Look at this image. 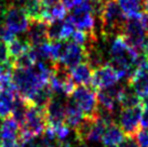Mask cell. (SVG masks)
Segmentation results:
<instances>
[{"mask_svg":"<svg viewBox=\"0 0 148 147\" xmlns=\"http://www.w3.org/2000/svg\"><path fill=\"white\" fill-rule=\"evenodd\" d=\"M101 21V34L104 40H110L111 37L121 36L127 16L122 12L117 0H105L103 10L99 15Z\"/></svg>","mask_w":148,"mask_h":147,"instance_id":"obj_1","label":"cell"},{"mask_svg":"<svg viewBox=\"0 0 148 147\" xmlns=\"http://www.w3.org/2000/svg\"><path fill=\"white\" fill-rule=\"evenodd\" d=\"M47 117L43 108L29 104L23 124L20 126L18 142L25 143L45 133L47 129Z\"/></svg>","mask_w":148,"mask_h":147,"instance_id":"obj_2","label":"cell"},{"mask_svg":"<svg viewBox=\"0 0 148 147\" xmlns=\"http://www.w3.org/2000/svg\"><path fill=\"white\" fill-rule=\"evenodd\" d=\"M71 101L80 108L84 117L88 118H97L99 103L96 98V92L92 87L78 86L75 88L71 93Z\"/></svg>","mask_w":148,"mask_h":147,"instance_id":"obj_3","label":"cell"},{"mask_svg":"<svg viewBox=\"0 0 148 147\" xmlns=\"http://www.w3.org/2000/svg\"><path fill=\"white\" fill-rule=\"evenodd\" d=\"M122 38L127 42L129 47H131L133 50H135L138 54H143L145 43V32L140 23L138 17H130L127 19L125 25H124L123 32H122Z\"/></svg>","mask_w":148,"mask_h":147,"instance_id":"obj_4","label":"cell"},{"mask_svg":"<svg viewBox=\"0 0 148 147\" xmlns=\"http://www.w3.org/2000/svg\"><path fill=\"white\" fill-rule=\"evenodd\" d=\"M3 26L13 33L23 34L27 32L29 26V19L22 8L15 7L13 4H9L3 12Z\"/></svg>","mask_w":148,"mask_h":147,"instance_id":"obj_5","label":"cell"},{"mask_svg":"<svg viewBox=\"0 0 148 147\" xmlns=\"http://www.w3.org/2000/svg\"><path fill=\"white\" fill-rule=\"evenodd\" d=\"M142 114H143L142 105L121 109L119 115V127L125 136L134 137L137 134V132L140 130Z\"/></svg>","mask_w":148,"mask_h":147,"instance_id":"obj_6","label":"cell"},{"mask_svg":"<svg viewBox=\"0 0 148 147\" xmlns=\"http://www.w3.org/2000/svg\"><path fill=\"white\" fill-rule=\"evenodd\" d=\"M58 62L66 68L71 69L79 64L86 62L84 49L73 41H63L62 53Z\"/></svg>","mask_w":148,"mask_h":147,"instance_id":"obj_7","label":"cell"},{"mask_svg":"<svg viewBox=\"0 0 148 147\" xmlns=\"http://www.w3.org/2000/svg\"><path fill=\"white\" fill-rule=\"evenodd\" d=\"M119 81L120 80L116 70L109 64H107L93 69L91 87L96 91L104 90L116 86Z\"/></svg>","mask_w":148,"mask_h":147,"instance_id":"obj_8","label":"cell"},{"mask_svg":"<svg viewBox=\"0 0 148 147\" xmlns=\"http://www.w3.org/2000/svg\"><path fill=\"white\" fill-rule=\"evenodd\" d=\"M67 101L62 96H53L45 106V113L48 126H58L65 123Z\"/></svg>","mask_w":148,"mask_h":147,"instance_id":"obj_9","label":"cell"},{"mask_svg":"<svg viewBox=\"0 0 148 147\" xmlns=\"http://www.w3.org/2000/svg\"><path fill=\"white\" fill-rule=\"evenodd\" d=\"M47 32H48V23L47 22L40 20L29 21L26 40L33 48L39 47L48 40Z\"/></svg>","mask_w":148,"mask_h":147,"instance_id":"obj_10","label":"cell"},{"mask_svg":"<svg viewBox=\"0 0 148 147\" xmlns=\"http://www.w3.org/2000/svg\"><path fill=\"white\" fill-rule=\"evenodd\" d=\"M70 22L77 27L78 30L86 34H96L95 17L91 12H71L68 16Z\"/></svg>","mask_w":148,"mask_h":147,"instance_id":"obj_11","label":"cell"},{"mask_svg":"<svg viewBox=\"0 0 148 147\" xmlns=\"http://www.w3.org/2000/svg\"><path fill=\"white\" fill-rule=\"evenodd\" d=\"M92 76H93V68L86 62L81 63L70 69V77L75 84L78 86L91 87Z\"/></svg>","mask_w":148,"mask_h":147,"instance_id":"obj_12","label":"cell"},{"mask_svg":"<svg viewBox=\"0 0 148 147\" xmlns=\"http://www.w3.org/2000/svg\"><path fill=\"white\" fill-rule=\"evenodd\" d=\"M16 93L14 84L9 88L0 89V119L7 118L12 114Z\"/></svg>","mask_w":148,"mask_h":147,"instance_id":"obj_13","label":"cell"},{"mask_svg":"<svg viewBox=\"0 0 148 147\" xmlns=\"http://www.w3.org/2000/svg\"><path fill=\"white\" fill-rule=\"evenodd\" d=\"M20 136V126L13 119V117H7L2 121L0 128V137L1 143L16 142Z\"/></svg>","mask_w":148,"mask_h":147,"instance_id":"obj_14","label":"cell"},{"mask_svg":"<svg viewBox=\"0 0 148 147\" xmlns=\"http://www.w3.org/2000/svg\"><path fill=\"white\" fill-rule=\"evenodd\" d=\"M124 139V133L120 129L119 124L117 122L109 123L107 126L105 133L102 137V143L106 147L117 146Z\"/></svg>","mask_w":148,"mask_h":147,"instance_id":"obj_15","label":"cell"},{"mask_svg":"<svg viewBox=\"0 0 148 147\" xmlns=\"http://www.w3.org/2000/svg\"><path fill=\"white\" fill-rule=\"evenodd\" d=\"M84 119V115L73 101H67L65 124L70 129H76Z\"/></svg>","mask_w":148,"mask_h":147,"instance_id":"obj_16","label":"cell"},{"mask_svg":"<svg viewBox=\"0 0 148 147\" xmlns=\"http://www.w3.org/2000/svg\"><path fill=\"white\" fill-rule=\"evenodd\" d=\"M124 15L130 17H140L142 10L144 8L145 0H117Z\"/></svg>","mask_w":148,"mask_h":147,"instance_id":"obj_17","label":"cell"},{"mask_svg":"<svg viewBox=\"0 0 148 147\" xmlns=\"http://www.w3.org/2000/svg\"><path fill=\"white\" fill-rule=\"evenodd\" d=\"M32 47L29 45L27 40H22V39H14L10 43H8L9 49V55H10V60H11V64L13 61H15L16 58L26 53Z\"/></svg>","mask_w":148,"mask_h":147,"instance_id":"obj_18","label":"cell"},{"mask_svg":"<svg viewBox=\"0 0 148 147\" xmlns=\"http://www.w3.org/2000/svg\"><path fill=\"white\" fill-rule=\"evenodd\" d=\"M22 9L29 21H42V0H25Z\"/></svg>","mask_w":148,"mask_h":147,"instance_id":"obj_19","label":"cell"},{"mask_svg":"<svg viewBox=\"0 0 148 147\" xmlns=\"http://www.w3.org/2000/svg\"><path fill=\"white\" fill-rule=\"evenodd\" d=\"M9 64H11V60L9 55L8 43H5L3 40L0 39V65H9Z\"/></svg>","mask_w":148,"mask_h":147,"instance_id":"obj_20","label":"cell"},{"mask_svg":"<svg viewBox=\"0 0 148 147\" xmlns=\"http://www.w3.org/2000/svg\"><path fill=\"white\" fill-rule=\"evenodd\" d=\"M140 147H148V130L142 129L134 136Z\"/></svg>","mask_w":148,"mask_h":147,"instance_id":"obj_21","label":"cell"},{"mask_svg":"<svg viewBox=\"0 0 148 147\" xmlns=\"http://www.w3.org/2000/svg\"><path fill=\"white\" fill-rule=\"evenodd\" d=\"M118 147H140L136 142L135 137L132 136H125L124 139L118 145Z\"/></svg>","mask_w":148,"mask_h":147,"instance_id":"obj_22","label":"cell"},{"mask_svg":"<svg viewBox=\"0 0 148 147\" xmlns=\"http://www.w3.org/2000/svg\"><path fill=\"white\" fill-rule=\"evenodd\" d=\"M138 20H140V25H142L143 29H144V32L148 35V12L147 11L140 13Z\"/></svg>","mask_w":148,"mask_h":147,"instance_id":"obj_23","label":"cell"},{"mask_svg":"<svg viewBox=\"0 0 148 147\" xmlns=\"http://www.w3.org/2000/svg\"><path fill=\"white\" fill-rule=\"evenodd\" d=\"M140 128L148 130V107H143V114L140 119Z\"/></svg>","mask_w":148,"mask_h":147,"instance_id":"obj_24","label":"cell"},{"mask_svg":"<svg viewBox=\"0 0 148 147\" xmlns=\"http://www.w3.org/2000/svg\"><path fill=\"white\" fill-rule=\"evenodd\" d=\"M0 147H22V145L18 141H16V142H10V143H1Z\"/></svg>","mask_w":148,"mask_h":147,"instance_id":"obj_25","label":"cell"},{"mask_svg":"<svg viewBox=\"0 0 148 147\" xmlns=\"http://www.w3.org/2000/svg\"><path fill=\"white\" fill-rule=\"evenodd\" d=\"M144 8L147 10V12H148V0H145V2H144Z\"/></svg>","mask_w":148,"mask_h":147,"instance_id":"obj_26","label":"cell"},{"mask_svg":"<svg viewBox=\"0 0 148 147\" xmlns=\"http://www.w3.org/2000/svg\"><path fill=\"white\" fill-rule=\"evenodd\" d=\"M111 147H118V146H111Z\"/></svg>","mask_w":148,"mask_h":147,"instance_id":"obj_27","label":"cell"}]
</instances>
